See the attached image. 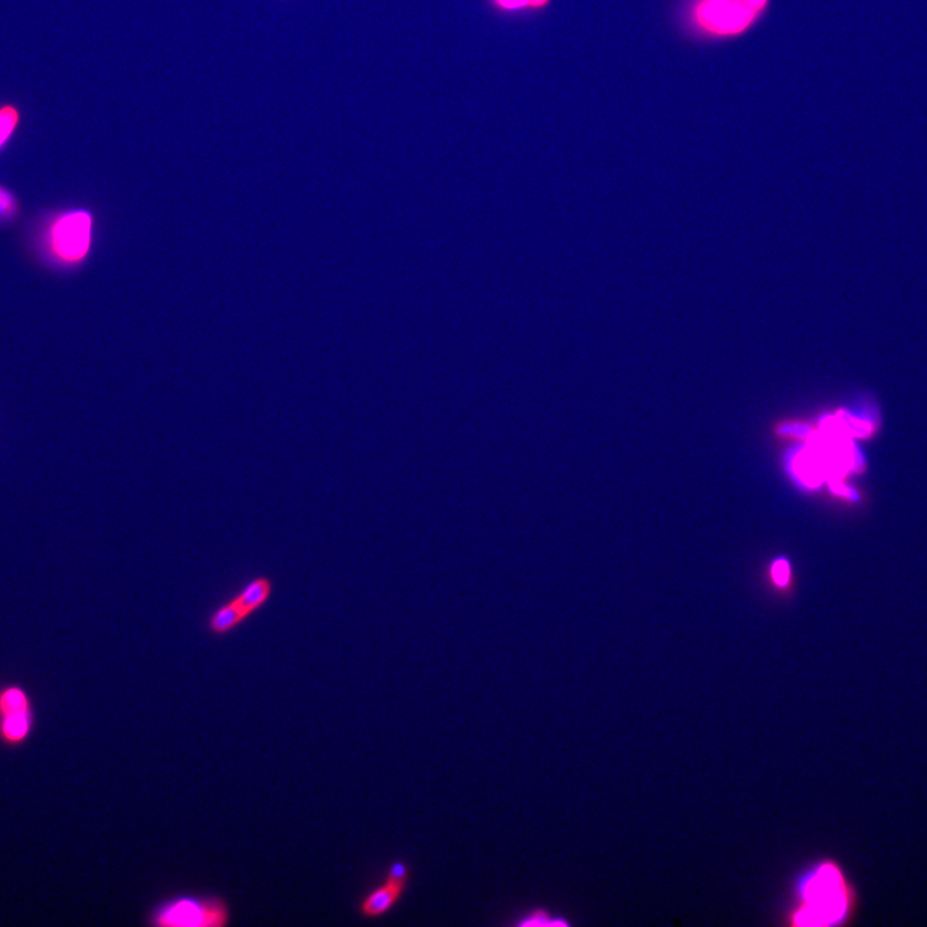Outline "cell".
<instances>
[{
  "label": "cell",
  "instance_id": "30bf717a",
  "mask_svg": "<svg viewBox=\"0 0 927 927\" xmlns=\"http://www.w3.org/2000/svg\"><path fill=\"white\" fill-rule=\"evenodd\" d=\"M518 926H570L571 924L563 916H557L546 908H534L521 917Z\"/></svg>",
  "mask_w": 927,
  "mask_h": 927
},
{
  "label": "cell",
  "instance_id": "6da1fadb",
  "mask_svg": "<svg viewBox=\"0 0 927 927\" xmlns=\"http://www.w3.org/2000/svg\"><path fill=\"white\" fill-rule=\"evenodd\" d=\"M859 893L836 859L822 857L809 863L795 878L782 924L793 927H841L859 914Z\"/></svg>",
  "mask_w": 927,
  "mask_h": 927
},
{
  "label": "cell",
  "instance_id": "277c9868",
  "mask_svg": "<svg viewBox=\"0 0 927 927\" xmlns=\"http://www.w3.org/2000/svg\"><path fill=\"white\" fill-rule=\"evenodd\" d=\"M231 923L228 903L218 895H174L150 910L153 927H225Z\"/></svg>",
  "mask_w": 927,
  "mask_h": 927
},
{
  "label": "cell",
  "instance_id": "8992f818",
  "mask_svg": "<svg viewBox=\"0 0 927 927\" xmlns=\"http://www.w3.org/2000/svg\"><path fill=\"white\" fill-rule=\"evenodd\" d=\"M43 244L48 255L65 266L82 262L92 244V217L83 211L60 214L48 223Z\"/></svg>",
  "mask_w": 927,
  "mask_h": 927
},
{
  "label": "cell",
  "instance_id": "4fadbf2b",
  "mask_svg": "<svg viewBox=\"0 0 927 927\" xmlns=\"http://www.w3.org/2000/svg\"><path fill=\"white\" fill-rule=\"evenodd\" d=\"M782 431L785 435H794L798 437H805L811 434V429L808 427L798 425L785 426L782 428Z\"/></svg>",
  "mask_w": 927,
  "mask_h": 927
},
{
  "label": "cell",
  "instance_id": "8fae6325",
  "mask_svg": "<svg viewBox=\"0 0 927 927\" xmlns=\"http://www.w3.org/2000/svg\"><path fill=\"white\" fill-rule=\"evenodd\" d=\"M18 200H16L10 190L0 186V222L11 221L18 215Z\"/></svg>",
  "mask_w": 927,
  "mask_h": 927
},
{
  "label": "cell",
  "instance_id": "9c48e42d",
  "mask_svg": "<svg viewBox=\"0 0 927 927\" xmlns=\"http://www.w3.org/2000/svg\"><path fill=\"white\" fill-rule=\"evenodd\" d=\"M489 3L497 12L522 13L543 11L551 0H489Z\"/></svg>",
  "mask_w": 927,
  "mask_h": 927
},
{
  "label": "cell",
  "instance_id": "7a4b0ae2",
  "mask_svg": "<svg viewBox=\"0 0 927 927\" xmlns=\"http://www.w3.org/2000/svg\"><path fill=\"white\" fill-rule=\"evenodd\" d=\"M768 3L770 0H694L689 19L702 35L729 39L751 29Z\"/></svg>",
  "mask_w": 927,
  "mask_h": 927
},
{
  "label": "cell",
  "instance_id": "52a82bcc",
  "mask_svg": "<svg viewBox=\"0 0 927 927\" xmlns=\"http://www.w3.org/2000/svg\"><path fill=\"white\" fill-rule=\"evenodd\" d=\"M409 882V866L403 860L391 863L383 882L359 900L358 914L369 920L385 917L401 901Z\"/></svg>",
  "mask_w": 927,
  "mask_h": 927
},
{
  "label": "cell",
  "instance_id": "7c38bea8",
  "mask_svg": "<svg viewBox=\"0 0 927 927\" xmlns=\"http://www.w3.org/2000/svg\"><path fill=\"white\" fill-rule=\"evenodd\" d=\"M773 577L778 585H786L788 580V566L785 561H780L773 567Z\"/></svg>",
  "mask_w": 927,
  "mask_h": 927
},
{
  "label": "cell",
  "instance_id": "5b68a950",
  "mask_svg": "<svg viewBox=\"0 0 927 927\" xmlns=\"http://www.w3.org/2000/svg\"><path fill=\"white\" fill-rule=\"evenodd\" d=\"M37 703L26 684H0V746L20 750L33 740L37 731Z\"/></svg>",
  "mask_w": 927,
  "mask_h": 927
},
{
  "label": "cell",
  "instance_id": "3957f363",
  "mask_svg": "<svg viewBox=\"0 0 927 927\" xmlns=\"http://www.w3.org/2000/svg\"><path fill=\"white\" fill-rule=\"evenodd\" d=\"M274 594V579L268 574H255L207 614L206 633L213 638H225L234 633L246 621L265 610Z\"/></svg>",
  "mask_w": 927,
  "mask_h": 927
},
{
  "label": "cell",
  "instance_id": "ba28073f",
  "mask_svg": "<svg viewBox=\"0 0 927 927\" xmlns=\"http://www.w3.org/2000/svg\"><path fill=\"white\" fill-rule=\"evenodd\" d=\"M22 120L21 109L14 103H0V151L11 141L18 132Z\"/></svg>",
  "mask_w": 927,
  "mask_h": 927
}]
</instances>
